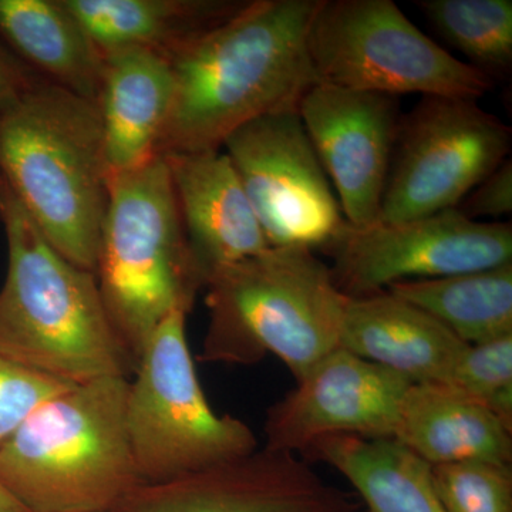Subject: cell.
Returning <instances> with one entry per match:
<instances>
[{
  "label": "cell",
  "instance_id": "1",
  "mask_svg": "<svg viewBox=\"0 0 512 512\" xmlns=\"http://www.w3.org/2000/svg\"><path fill=\"white\" fill-rule=\"evenodd\" d=\"M322 0H248L175 56L174 97L158 156L222 150L249 121L298 109L316 83L309 26Z\"/></svg>",
  "mask_w": 512,
  "mask_h": 512
},
{
  "label": "cell",
  "instance_id": "2",
  "mask_svg": "<svg viewBox=\"0 0 512 512\" xmlns=\"http://www.w3.org/2000/svg\"><path fill=\"white\" fill-rule=\"evenodd\" d=\"M8 271L0 288V353L70 384L130 379L136 359L104 306L96 275L67 261L0 177Z\"/></svg>",
  "mask_w": 512,
  "mask_h": 512
},
{
  "label": "cell",
  "instance_id": "3",
  "mask_svg": "<svg viewBox=\"0 0 512 512\" xmlns=\"http://www.w3.org/2000/svg\"><path fill=\"white\" fill-rule=\"evenodd\" d=\"M0 177L52 247L96 275L110 177L96 101L33 86L0 114Z\"/></svg>",
  "mask_w": 512,
  "mask_h": 512
},
{
  "label": "cell",
  "instance_id": "4",
  "mask_svg": "<svg viewBox=\"0 0 512 512\" xmlns=\"http://www.w3.org/2000/svg\"><path fill=\"white\" fill-rule=\"evenodd\" d=\"M126 377L76 384L0 444V484L28 512H111L138 478Z\"/></svg>",
  "mask_w": 512,
  "mask_h": 512
},
{
  "label": "cell",
  "instance_id": "5",
  "mask_svg": "<svg viewBox=\"0 0 512 512\" xmlns=\"http://www.w3.org/2000/svg\"><path fill=\"white\" fill-rule=\"evenodd\" d=\"M346 301L312 249L266 248L215 272L205 285L201 360L255 365L274 355L298 382L339 348Z\"/></svg>",
  "mask_w": 512,
  "mask_h": 512
},
{
  "label": "cell",
  "instance_id": "6",
  "mask_svg": "<svg viewBox=\"0 0 512 512\" xmlns=\"http://www.w3.org/2000/svg\"><path fill=\"white\" fill-rule=\"evenodd\" d=\"M96 278L111 322L136 362L161 320L177 308L191 312L204 289L163 157L110 175Z\"/></svg>",
  "mask_w": 512,
  "mask_h": 512
},
{
  "label": "cell",
  "instance_id": "7",
  "mask_svg": "<svg viewBox=\"0 0 512 512\" xmlns=\"http://www.w3.org/2000/svg\"><path fill=\"white\" fill-rule=\"evenodd\" d=\"M184 308L153 330L128 382L126 424L138 478L167 483L258 450L254 431L212 410L195 370Z\"/></svg>",
  "mask_w": 512,
  "mask_h": 512
},
{
  "label": "cell",
  "instance_id": "8",
  "mask_svg": "<svg viewBox=\"0 0 512 512\" xmlns=\"http://www.w3.org/2000/svg\"><path fill=\"white\" fill-rule=\"evenodd\" d=\"M316 83L477 100L494 82L424 35L392 0H322L309 26Z\"/></svg>",
  "mask_w": 512,
  "mask_h": 512
},
{
  "label": "cell",
  "instance_id": "9",
  "mask_svg": "<svg viewBox=\"0 0 512 512\" xmlns=\"http://www.w3.org/2000/svg\"><path fill=\"white\" fill-rule=\"evenodd\" d=\"M512 130L477 100L426 96L403 116L380 222H402L460 207L511 151Z\"/></svg>",
  "mask_w": 512,
  "mask_h": 512
},
{
  "label": "cell",
  "instance_id": "10",
  "mask_svg": "<svg viewBox=\"0 0 512 512\" xmlns=\"http://www.w3.org/2000/svg\"><path fill=\"white\" fill-rule=\"evenodd\" d=\"M320 251L336 288L349 298L396 282L441 278L512 264V225L470 220L458 208L366 227L345 222Z\"/></svg>",
  "mask_w": 512,
  "mask_h": 512
},
{
  "label": "cell",
  "instance_id": "11",
  "mask_svg": "<svg viewBox=\"0 0 512 512\" xmlns=\"http://www.w3.org/2000/svg\"><path fill=\"white\" fill-rule=\"evenodd\" d=\"M222 151L237 171L269 247L322 249L345 224L298 109L239 127Z\"/></svg>",
  "mask_w": 512,
  "mask_h": 512
},
{
  "label": "cell",
  "instance_id": "12",
  "mask_svg": "<svg viewBox=\"0 0 512 512\" xmlns=\"http://www.w3.org/2000/svg\"><path fill=\"white\" fill-rule=\"evenodd\" d=\"M412 384L349 350L335 349L269 407L265 448L298 456L329 437L393 440Z\"/></svg>",
  "mask_w": 512,
  "mask_h": 512
},
{
  "label": "cell",
  "instance_id": "13",
  "mask_svg": "<svg viewBox=\"0 0 512 512\" xmlns=\"http://www.w3.org/2000/svg\"><path fill=\"white\" fill-rule=\"evenodd\" d=\"M298 113L345 221L376 222L403 119L399 97L315 83Z\"/></svg>",
  "mask_w": 512,
  "mask_h": 512
},
{
  "label": "cell",
  "instance_id": "14",
  "mask_svg": "<svg viewBox=\"0 0 512 512\" xmlns=\"http://www.w3.org/2000/svg\"><path fill=\"white\" fill-rule=\"evenodd\" d=\"M353 491L323 480L296 454L247 457L167 483L138 484L111 512H359Z\"/></svg>",
  "mask_w": 512,
  "mask_h": 512
},
{
  "label": "cell",
  "instance_id": "15",
  "mask_svg": "<svg viewBox=\"0 0 512 512\" xmlns=\"http://www.w3.org/2000/svg\"><path fill=\"white\" fill-rule=\"evenodd\" d=\"M161 157L170 171L188 254L202 288L225 266L269 248L247 192L224 151Z\"/></svg>",
  "mask_w": 512,
  "mask_h": 512
},
{
  "label": "cell",
  "instance_id": "16",
  "mask_svg": "<svg viewBox=\"0 0 512 512\" xmlns=\"http://www.w3.org/2000/svg\"><path fill=\"white\" fill-rule=\"evenodd\" d=\"M467 346L439 320L393 293L346 301L339 348L413 384L446 383Z\"/></svg>",
  "mask_w": 512,
  "mask_h": 512
},
{
  "label": "cell",
  "instance_id": "17",
  "mask_svg": "<svg viewBox=\"0 0 512 512\" xmlns=\"http://www.w3.org/2000/svg\"><path fill=\"white\" fill-rule=\"evenodd\" d=\"M97 106L110 175L158 156L174 97L173 66L140 49L106 53Z\"/></svg>",
  "mask_w": 512,
  "mask_h": 512
},
{
  "label": "cell",
  "instance_id": "18",
  "mask_svg": "<svg viewBox=\"0 0 512 512\" xmlns=\"http://www.w3.org/2000/svg\"><path fill=\"white\" fill-rule=\"evenodd\" d=\"M393 440L430 467L461 461L512 463V430L447 383L409 387Z\"/></svg>",
  "mask_w": 512,
  "mask_h": 512
},
{
  "label": "cell",
  "instance_id": "19",
  "mask_svg": "<svg viewBox=\"0 0 512 512\" xmlns=\"http://www.w3.org/2000/svg\"><path fill=\"white\" fill-rule=\"evenodd\" d=\"M248 0H63L103 55L140 49L173 62Z\"/></svg>",
  "mask_w": 512,
  "mask_h": 512
},
{
  "label": "cell",
  "instance_id": "20",
  "mask_svg": "<svg viewBox=\"0 0 512 512\" xmlns=\"http://www.w3.org/2000/svg\"><path fill=\"white\" fill-rule=\"evenodd\" d=\"M0 40L47 82L97 103L104 56L63 0H0Z\"/></svg>",
  "mask_w": 512,
  "mask_h": 512
},
{
  "label": "cell",
  "instance_id": "21",
  "mask_svg": "<svg viewBox=\"0 0 512 512\" xmlns=\"http://www.w3.org/2000/svg\"><path fill=\"white\" fill-rule=\"evenodd\" d=\"M303 456L339 471L367 512H447L434 491L429 464L397 441L335 436Z\"/></svg>",
  "mask_w": 512,
  "mask_h": 512
},
{
  "label": "cell",
  "instance_id": "22",
  "mask_svg": "<svg viewBox=\"0 0 512 512\" xmlns=\"http://www.w3.org/2000/svg\"><path fill=\"white\" fill-rule=\"evenodd\" d=\"M386 291L429 313L468 346L512 335V264L396 282Z\"/></svg>",
  "mask_w": 512,
  "mask_h": 512
},
{
  "label": "cell",
  "instance_id": "23",
  "mask_svg": "<svg viewBox=\"0 0 512 512\" xmlns=\"http://www.w3.org/2000/svg\"><path fill=\"white\" fill-rule=\"evenodd\" d=\"M421 12L468 64L485 76L504 77L512 66L511 0H421Z\"/></svg>",
  "mask_w": 512,
  "mask_h": 512
},
{
  "label": "cell",
  "instance_id": "24",
  "mask_svg": "<svg viewBox=\"0 0 512 512\" xmlns=\"http://www.w3.org/2000/svg\"><path fill=\"white\" fill-rule=\"evenodd\" d=\"M446 383L512 430V335L467 346Z\"/></svg>",
  "mask_w": 512,
  "mask_h": 512
},
{
  "label": "cell",
  "instance_id": "25",
  "mask_svg": "<svg viewBox=\"0 0 512 512\" xmlns=\"http://www.w3.org/2000/svg\"><path fill=\"white\" fill-rule=\"evenodd\" d=\"M447 512H512V466L461 461L430 467Z\"/></svg>",
  "mask_w": 512,
  "mask_h": 512
},
{
  "label": "cell",
  "instance_id": "26",
  "mask_svg": "<svg viewBox=\"0 0 512 512\" xmlns=\"http://www.w3.org/2000/svg\"><path fill=\"white\" fill-rule=\"evenodd\" d=\"M73 386L76 384L37 373L0 353V444L37 407Z\"/></svg>",
  "mask_w": 512,
  "mask_h": 512
},
{
  "label": "cell",
  "instance_id": "27",
  "mask_svg": "<svg viewBox=\"0 0 512 512\" xmlns=\"http://www.w3.org/2000/svg\"><path fill=\"white\" fill-rule=\"evenodd\" d=\"M470 220L500 218L512 212V161L505 160L494 173L468 194L463 207H458Z\"/></svg>",
  "mask_w": 512,
  "mask_h": 512
},
{
  "label": "cell",
  "instance_id": "28",
  "mask_svg": "<svg viewBox=\"0 0 512 512\" xmlns=\"http://www.w3.org/2000/svg\"><path fill=\"white\" fill-rule=\"evenodd\" d=\"M42 80L0 40V114Z\"/></svg>",
  "mask_w": 512,
  "mask_h": 512
},
{
  "label": "cell",
  "instance_id": "29",
  "mask_svg": "<svg viewBox=\"0 0 512 512\" xmlns=\"http://www.w3.org/2000/svg\"><path fill=\"white\" fill-rule=\"evenodd\" d=\"M0 512H28L0 484Z\"/></svg>",
  "mask_w": 512,
  "mask_h": 512
}]
</instances>
